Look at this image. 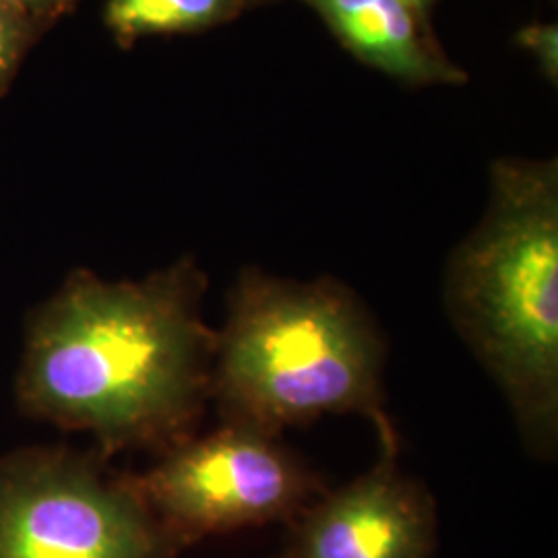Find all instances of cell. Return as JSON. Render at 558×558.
<instances>
[{
	"mask_svg": "<svg viewBox=\"0 0 558 558\" xmlns=\"http://www.w3.org/2000/svg\"><path fill=\"white\" fill-rule=\"evenodd\" d=\"M133 482L179 553L246 527L290 525L327 490L279 437L228 422L182 440Z\"/></svg>",
	"mask_w": 558,
	"mask_h": 558,
	"instance_id": "obj_5",
	"label": "cell"
},
{
	"mask_svg": "<svg viewBox=\"0 0 558 558\" xmlns=\"http://www.w3.org/2000/svg\"><path fill=\"white\" fill-rule=\"evenodd\" d=\"M244 0H108L104 23L122 48L154 36L199 34L239 17Z\"/></svg>",
	"mask_w": 558,
	"mask_h": 558,
	"instance_id": "obj_8",
	"label": "cell"
},
{
	"mask_svg": "<svg viewBox=\"0 0 558 558\" xmlns=\"http://www.w3.org/2000/svg\"><path fill=\"white\" fill-rule=\"evenodd\" d=\"M4 2L25 13L44 34L50 32L60 20L71 15L77 7V0H4Z\"/></svg>",
	"mask_w": 558,
	"mask_h": 558,
	"instance_id": "obj_11",
	"label": "cell"
},
{
	"mask_svg": "<svg viewBox=\"0 0 558 558\" xmlns=\"http://www.w3.org/2000/svg\"><path fill=\"white\" fill-rule=\"evenodd\" d=\"M449 320L499 385L525 447L558 442V161L500 158L488 203L447 260Z\"/></svg>",
	"mask_w": 558,
	"mask_h": 558,
	"instance_id": "obj_3",
	"label": "cell"
},
{
	"mask_svg": "<svg viewBox=\"0 0 558 558\" xmlns=\"http://www.w3.org/2000/svg\"><path fill=\"white\" fill-rule=\"evenodd\" d=\"M401 4H405L414 15H418V17H424V13H428V9L433 7V2L435 0H399Z\"/></svg>",
	"mask_w": 558,
	"mask_h": 558,
	"instance_id": "obj_12",
	"label": "cell"
},
{
	"mask_svg": "<svg viewBox=\"0 0 558 558\" xmlns=\"http://www.w3.org/2000/svg\"><path fill=\"white\" fill-rule=\"evenodd\" d=\"M356 59L405 83H463L399 0H302Z\"/></svg>",
	"mask_w": 558,
	"mask_h": 558,
	"instance_id": "obj_7",
	"label": "cell"
},
{
	"mask_svg": "<svg viewBox=\"0 0 558 558\" xmlns=\"http://www.w3.org/2000/svg\"><path fill=\"white\" fill-rule=\"evenodd\" d=\"M205 290L193 257L137 281L75 269L27 319L21 414L89 433L106 459L163 456L197 435L218 345L201 313Z\"/></svg>",
	"mask_w": 558,
	"mask_h": 558,
	"instance_id": "obj_1",
	"label": "cell"
},
{
	"mask_svg": "<svg viewBox=\"0 0 558 558\" xmlns=\"http://www.w3.org/2000/svg\"><path fill=\"white\" fill-rule=\"evenodd\" d=\"M398 458L399 449H380L368 472L327 488L288 525L278 558H433L437 502Z\"/></svg>",
	"mask_w": 558,
	"mask_h": 558,
	"instance_id": "obj_6",
	"label": "cell"
},
{
	"mask_svg": "<svg viewBox=\"0 0 558 558\" xmlns=\"http://www.w3.org/2000/svg\"><path fill=\"white\" fill-rule=\"evenodd\" d=\"M41 36L44 32L25 13L0 0V98L20 73L21 62Z\"/></svg>",
	"mask_w": 558,
	"mask_h": 558,
	"instance_id": "obj_9",
	"label": "cell"
},
{
	"mask_svg": "<svg viewBox=\"0 0 558 558\" xmlns=\"http://www.w3.org/2000/svg\"><path fill=\"white\" fill-rule=\"evenodd\" d=\"M98 451L27 447L0 458V558H179L133 474Z\"/></svg>",
	"mask_w": 558,
	"mask_h": 558,
	"instance_id": "obj_4",
	"label": "cell"
},
{
	"mask_svg": "<svg viewBox=\"0 0 558 558\" xmlns=\"http://www.w3.org/2000/svg\"><path fill=\"white\" fill-rule=\"evenodd\" d=\"M255 2H260V0H244V4L248 7V4H255Z\"/></svg>",
	"mask_w": 558,
	"mask_h": 558,
	"instance_id": "obj_13",
	"label": "cell"
},
{
	"mask_svg": "<svg viewBox=\"0 0 558 558\" xmlns=\"http://www.w3.org/2000/svg\"><path fill=\"white\" fill-rule=\"evenodd\" d=\"M385 360L377 320L343 281L244 267L218 331L211 401L221 422L271 437L323 416L356 414L373 422L380 449H399Z\"/></svg>",
	"mask_w": 558,
	"mask_h": 558,
	"instance_id": "obj_2",
	"label": "cell"
},
{
	"mask_svg": "<svg viewBox=\"0 0 558 558\" xmlns=\"http://www.w3.org/2000/svg\"><path fill=\"white\" fill-rule=\"evenodd\" d=\"M519 46L534 54L546 80H558V29L555 23H534L519 29L515 36Z\"/></svg>",
	"mask_w": 558,
	"mask_h": 558,
	"instance_id": "obj_10",
	"label": "cell"
}]
</instances>
